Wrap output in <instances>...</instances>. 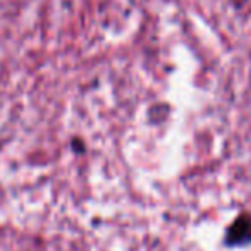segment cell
<instances>
[{"label": "cell", "instance_id": "obj_1", "mask_svg": "<svg viewBox=\"0 0 251 251\" xmlns=\"http://www.w3.org/2000/svg\"><path fill=\"white\" fill-rule=\"evenodd\" d=\"M251 243V215L241 213L229 224L224 234V244L227 248H243Z\"/></svg>", "mask_w": 251, "mask_h": 251}]
</instances>
